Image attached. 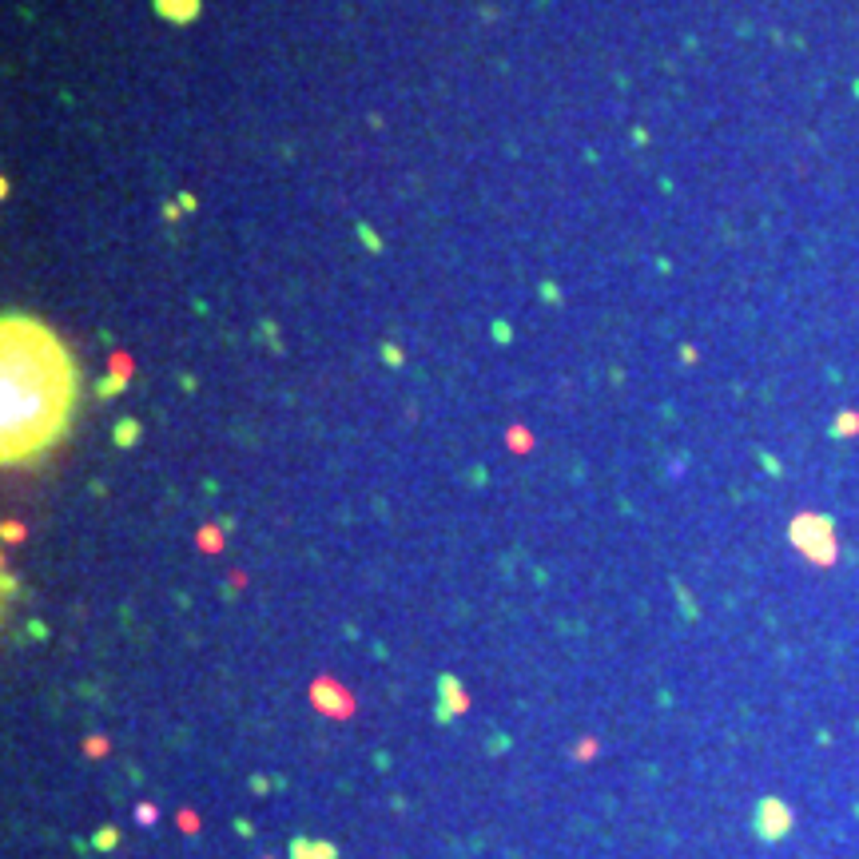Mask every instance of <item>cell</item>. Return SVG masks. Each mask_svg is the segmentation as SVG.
I'll return each mask as SVG.
<instances>
[{"instance_id": "obj_1", "label": "cell", "mask_w": 859, "mask_h": 859, "mask_svg": "<svg viewBox=\"0 0 859 859\" xmlns=\"http://www.w3.org/2000/svg\"><path fill=\"white\" fill-rule=\"evenodd\" d=\"M76 366L32 319H4V458L24 461L68 430Z\"/></svg>"}, {"instance_id": "obj_3", "label": "cell", "mask_w": 859, "mask_h": 859, "mask_svg": "<svg viewBox=\"0 0 859 859\" xmlns=\"http://www.w3.org/2000/svg\"><path fill=\"white\" fill-rule=\"evenodd\" d=\"M132 438H136V422H119V442L127 446Z\"/></svg>"}, {"instance_id": "obj_2", "label": "cell", "mask_w": 859, "mask_h": 859, "mask_svg": "<svg viewBox=\"0 0 859 859\" xmlns=\"http://www.w3.org/2000/svg\"><path fill=\"white\" fill-rule=\"evenodd\" d=\"M156 12L171 24H191L199 16V0H156Z\"/></svg>"}]
</instances>
